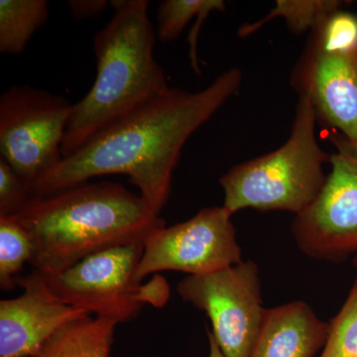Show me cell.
Returning a JSON list of instances; mask_svg holds the SVG:
<instances>
[{"mask_svg": "<svg viewBox=\"0 0 357 357\" xmlns=\"http://www.w3.org/2000/svg\"><path fill=\"white\" fill-rule=\"evenodd\" d=\"M241 82V70L231 68L196 93L169 89L63 159L37 184L33 198L84 184L89 178L123 174L159 215L170 198L173 172L185 143L236 95Z\"/></svg>", "mask_w": 357, "mask_h": 357, "instance_id": "obj_1", "label": "cell"}, {"mask_svg": "<svg viewBox=\"0 0 357 357\" xmlns=\"http://www.w3.org/2000/svg\"><path fill=\"white\" fill-rule=\"evenodd\" d=\"M16 217L31 239L30 264L45 276L105 249L144 243L166 227L140 195L112 182H86L35 197Z\"/></svg>", "mask_w": 357, "mask_h": 357, "instance_id": "obj_2", "label": "cell"}, {"mask_svg": "<svg viewBox=\"0 0 357 357\" xmlns=\"http://www.w3.org/2000/svg\"><path fill=\"white\" fill-rule=\"evenodd\" d=\"M114 15L93 39L95 83L74 105L62 145L64 158L96 134L165 93L170 86L154 56L146 0H112Z\"/></svg>", "mask_w": 357, "mask_h": 357, "instance_id": "obj_3", "label": "cell"}, {"mask_svg": "<svg viewBox=\"0 0 357 357\" xmlns=\"http://www.w3.org/2000/svg\"><path fill=\"white\" fill-rule=\"evenodd\" d=\"M311 103L300 98L288 140L271 153L244 162L220 178L223 208L230 215L244 208L299 215L325 184L324 166L331 155L321 149Z\"/></svg>", "mask_w": 357, "mask_h": 357, "instance_id": "obj_4", "label": "cell"}, {"mask_svg": "<svg viewBox=\"0 0 357 357\" xmlns=\"http://www.w3.org/2000/svg\"><path fill=\"white\" fill-rule=\"evenodd\" d=\"M144 243L115 246L84 258L74 266L43 276L56 297L96 317L126 323L139 314L143 305L163 307L170 288L163 277L146 285L136 280Z\"/></svg>", "mask_w": 357, "mask_h": 357, "instance_id": "obj_5", "label": "cell"}, {"mask_svg": "<svg viewBox=\"0 0 357 357\" xmlns=\"http://www.w3.org/2000/svg\"><path fill=\"white\" fill-rule=\"evenodd\" d=\"M74 105L29 86H13L0 96V158L34 192L63 161L62 145Z\"/></svg>", "mask_w": 357, "mask_h": 357, "instance_id": "obj_6", "label": "cell"}, {"mask_svg": "<svg viewBox=\"0 0 357 357\" xmlns=\"http://www.w3.org/2000/svg\"><path fill=\"white\" fill-rule=\"evenodd\" d=\"M177 293L208 314L225 357L251 356L267 312L255 262L243 260L213 273L185 277Z\"/></svg>", "mask_w": 357, "mask_h": 357, "instance_id": "obj_7", "label": "cell"}, {"mask_svg": "<svg viewBox=\"0 0 357 357\" xmlns=\"http://www.w3.org/2000/svg\"><path fill=\"white\" fill-rule=\"evenodd\" d=\"M335 146L331 172L317 198L296 215L292 234L304 255L340 263L357 256V145L342 134L331 135Z\"/></svg>", "mask_w": 357, "mask_h": 357, "instance_id": "obj_8", "label": "cell"}, {"mask_svg": "<svg viewBox=\"0 0 357 357\" xmlns=\"http://www.w3.org/2000/svg\"><path fill=\"white\" fill-rule=\"evenodd\" d=\"M231 217L223 206L203 208L184 222L154 230L145 241L136 280L160 271L201 276L243 261Z\"/></svg>", "mask_w": 357, "mask_h": 357, "instance_id": "obj_9", "label": "cell"}, {"mask_svg": "<svg viewBox=\"0 0 357 357\" xmlns=\"http://www.w3.org/2000/svg\"><path fill=\"white\" fill-rule=\"evenodd\" d=\"M291 86L324 122L357 145V47L326 50L310 38Z\"/></svg>", "mask_w": 357, "mask_h": 357, "instance_id": "obj_10", "label": "cell"}, {"mask_svg": "<svg viewBox=\"0 0 357 357\" xmlns=\"http://www.w3.org/2000/svg\"><path fill=\"white\" fill-rule=\"evenodd\" d=\"M17 286L20 296L0 302V357H33L63 326L91 314L56 297L35 270Z\"/></svg>", "mask_w": 357, "mask_h": 357, "instance_id": "obj_11", "label": "cell"}, {"mask_svg": "<svg viewBox=\"0 0 357 357\" xmlns=\"http://www.w3.org/2000/svg\"><path fill=\"white\" fill-rule=\"evenodd\" d=\"M328 331L330 323L304 301L270 307L250 357H314L325 347Z\"/></svg>", "mask_w": 357, "mask_h": 357, "instance_id": "obj_12", "label": "cell"}, {"mask_svg": "<svg viewBox=\"0 0 357 357\" xmlns=\"http://www.w3.org/2000/svg\"><path fill=\"white\" fill-rule=\"evenodd\" d=\"M117 324L114 319L89 314L74 319L49 338L33 357H109Z\"/></svg>", "mask_w": 357, "mask_h": 357, "instance_id": "obj_13", "label": "cell"}, {"mask_svg": "<svg viewBox=\"0 0 357 357\" xmlns=\"http://www.w3.org/2000/svg\"><path fill=\"white\" fill-rule=\"evenodd\" d=\"M46 0H0V53L20 55L47 22Z\"/></svg>", "mask_w": 357, "mask_h": 357, "instance_id": "obj_14", "label": "cell"}, {"mask_svg": "<svg viewBox=\"0 0 357 357\" xmlns=\"http://www.w3.org/2000/svg\"><path fill=\"white\" fill-rule=\"evenodd\" d=\"M342 6L344 1L340 0H277L267 16L241 26L237 34L241 38H245L275 18L285 20L289 29L296 34L312 33Z\"/></svg>", "mask_w": 357, "mask_h": 357, "instance_id": "obj_15", "label": "cell"}, {"mask_svg": "<svg viewBox=\"0 0 357 357\" xmlns=\"http://www.w3.org/2000/svg\"><path fill=\"white\" fill-rule=\"evenodd\" d=\"M33 248L28 236L16 215L0 217V287L13 290L17 286L25 263L31 262Z\"/></svg>", "mask_w": 357, "mask_h": 357, "instance_id": "obj_16", "label": "cell"}, {"mask_svg": "<svg viewBox=\"0 0 357 357\" xmlns=\"http://www.w3.org/2000/svg\"><path fill=\"white\" fill-rule=\"evenodd\" d=\"M222 0H165L158 10V37L161 41L171 42L177 39L185 26L203 14L213 11H225Z\"/></svg>", "mask_w": 357, "mask_h": 357, "instance_id": "obj_17", "label": "cell"}, {"mask_svg": "<svg viewBox=\"0 0 357 357\" xmlns=\"http://www.w3.org/2000/svg\"><path fill=\"white\" fill-rule=\"evenodd\" d=\"M319 357H357V279L342 309L330 321V331Z\"/></svg>", "mask_w": 357, "mask_h": 357, "instance_id": "obj_18", "label": "cell"}, {"mask_svg": "<svg viewBox=\"0 0 357 357\" xmlns=\"http://www.w3.org/2000/svg\"><path fill=\"white\" fill-rule=\"evenodd\" d=\"M326 50H349L357 47V15L335 11L310 37Z\"/></svg>", "mask_w": 357, "mask_h": 357, "instance_id": "obj_19", "label": "cell"}, {"mask_svg": "<svg viewBox=\"0 0 357 357\" xmlns=\"http://www.w3.org/2000/svg\"><path fill=\"white\" fill-rule=\"evenodd\" d=\"M33 198L28 185L0 158V217L16 215Z\"/></svg>", "mask_w": 357, "mask_h": 357, "instance_id": "obj_20", "label": "cell"}, {"mask_svg": "<svg viewBox=\"0 0 357 357\" xmlns=\"http://www.w3.org/2000/svg\"><path fill=\"white\" fill-rule=\"evenodd\" d=\"M109 2L107 0H70L68 6L70 13L77 20H83L100 15L107 9Z\"/></svg>", "mask_w": 357, "mask_h": 357, "instance_id": "obj_21", "label": "cell"}, {"mask_svg": "<svg viewBox=\"0 0 357 357\" xmlns=\"http://www.w3.org/2000/svg\"><path fill=\"white\" fill-rule=\"evenodd\" d=\"M208 344H210V356L208 357H225L211 331H208Z\"/></svg>", "mask_w": 357, "mask_h": 357, "instance_id": "obj_22", "label": "cell"}, {"mask_svg": "<svg viewBox=\"0 0 357 357\" xmlns=\"http://www.w3.org/2000/svg\"><path fill=\"white\" fill-rule=\"evenodd\" d=\"M354 266L357 268V256H356V257L354 258Z\"/></svg>", "mask_w": 357, "mask_h": 357, "instance_id": "obj_23", "label": "cell"}]
</instances>
